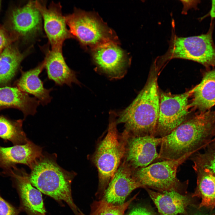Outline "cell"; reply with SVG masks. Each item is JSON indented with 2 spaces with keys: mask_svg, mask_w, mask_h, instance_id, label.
Wrapping results in <instances>:
<instances>
[{
  "mask_svg": "<svg viewBox=\"0 0 215 215\" xmlns=\"http://www.w3.org/2000/svg\"><path fill=\"white\" fill-rule=\"evenodd\" d=\"M0 175L10 177L19 196L21 211L25 212L27 215H45L41 192L32 185L29 174L24 169L16 166L3 171Z\"/></svg>",
  "mask_w": 215,
  "mask_h": 215,
  "instance_id": "cell-9",
  "label": "cell"
},
{
  "mask_svg": "<svg viewBox=\"0 0 215 215\" xmlns=\"http://www.w3.org/2000/svg\"><path fill=\"white\" fill-rule=\"evenodd\" d=\"M44 68V61L35 67L26 71H22L21 76L16 82L17 87L28 94L33 95L44 106L50 103L52 99L50 95L53 88L44 87L39 75Z\"/></svg>",
  "mask_w": 215,
  "mask_h": 215,
  "instance_id": "cell-18",
  "label": "cell"
},
{
  "mask_svg": "<svg viewBox=\"0 0 215 215\" xmlns=\"http://www.w3.org/2000/svg\"><path fill=\"white\" fill-rule=\"evenodd\" d=\"M42 148L28 140L25 144L8 147L0 145V168L3 170L23 164L30 168L43 155Z\"/></svg>",
  "mask_w": 215,
  "mask_h": 215,
  "instance_id": "cell-15",
  "label": "cell"
},
{
  "mask_svg": "<svg viewBox=\"0 0 215 215\" xmlns=\"http://www.w3.org/2000/svg\"><path fill=\"white\" fill-rule=\"evenodd\" d=\"M21 211L0 195V215H19Z\"/></svg>",
  "mask_w": 215,
  "mask_h": 215,
  "instance_id": "cell-26",
  "label": "cell"
},
{
  "mask_svg": "<svg viewBox=\"0 0 215 215\" xmlns=\"http://www.w3.org/2000/svg\"><path fill=\"white\" fill-rule=\"evenodd\" d=\"M193 168L197 175V185L192 197L201 199L199 208L212 210L215 207V174L194 165Z\"/></svg>",
  "mask_w": 215,
  "mask_h": 215,
  "instance_id": "cell-21",
  "label": "cell"
},
{
  "mask_svg": "<svg viewBox=\"0 0 215 215\" xmlns=\"http://www.w3.org/2000/svg\"><path fill=\"white\" fill-rule=\"evenodd\" d=\"M203 153L197 152L192 155L193 165L207 170L215 174V151L208 147Z\"/></svg>",
  "mask_w": 215,
  "mask_h": 215,
  "instance_id": "cell-25",
  "label": "cell"
},
{
  "mask_svg": "<svg viewBox=\"0 0 215 215\" xmlns=\"http://www.w3.org/2000/svg\"><path fill=\"white\" fill-rule=\"evenodd\" d=\"M215 136V110L199 112L162 137L159 159L174 160L205 148Z\"/></svg>",
  "mask_w": 215,
  "mask_h": 215,
  "instance_id": "cell-1",
  "label": "cell"
},
{
  "mask_svg": "<svg viewBox=\"0 0 215 215\" xmlns=\"http://www.w3.org/2000/svg\"><path fill=\"white\" fill-rule=\"evenodd\" d=\"M159 106L157 73L153 67L145 86L136 98L128 107L117 113V124H124L125 130L130 136H154Z\"/></svg>",
  "mask_w": 215,
  "mask_h": 215,
  "instance_id": "cell-2",
  "label": "cell"
},
{
  "mask_svg": "<svg viewBox=\"0 0 215 215\" xmlns=\"http://www.w3.org/2000/svg\"><path fill=\"white\" fill-rule=\"evenodd\" d=\"M161 215L186 214L191 203L190 198L175 191L156 192L145 188Z\"/></svg>",
  "mask_w": 215,
  "mask_h": 215,
  "instance_id": "cell-17",
  "label": "cell"
},
{
  "mask_svg": "<svg viewBox=\"0 0 215 215\" xmlns=\"http://www.w3.org/2000/svg\"><path fill=\"white\" fill-rule=\"evenodd\" d=\"M213 26L207 33L185 37L172 39L163 60L181 58L198 62L207 68H215V45L213 37Z\"/></svg>",
  "mask_w": 215,
  "mask_h": 215,
  "instance_id": "cell-6",
  "label": "cell"
},
{
  "mask_svg": "<svg viewBox=\"0 0 215 215\" xmlns=\"http://www.w3.org/2000/svg\"><path fill=\"white\" fill-rule=\"evenodd\" d=\"M23 120H12L0 116V138L14 145H23L29 140L22 128Z\"/></svg>",
  "mask_w": 215,
  "mask_h": 215,
  "instance_id": "cell-23",
  "label": "cell"
},
{
  "mask_svg": "<svg viewBox=\"0 0 215 215\" xmlns=\"http://www.w3.org/2000/svg\"><path fill=\"white\" fill-rule=\"evenodd\" d=\"M44 22V29L51 49L62 48L66 40L73 37L67 27L60 3L52 2L48 7L43 2L35 1Z\"/></svg>",
  "mask_w": 215,
  "mask_h": 215,
  "instance_id": "cell-11",
  "label": "cell"
},
{
  "mask_svg": "<svg viewBox=\"0 0 215 215\" xmlns=\"http://www.w3.org/2000/svg\"><path fill=\"white\" fill-rule=\"evenodd\" d=\"M64 17L73 38L83 46L93 48L107 42H116L112 30L93 13L76 9Z\"/></svg>",
  "mask_w": 215,
  "mask_h": 215,
  "instance_id": "cell-5",
  "label": "cell"
},
{
  "mask_svg": "<svg viewBox=\"0 0 215 215\" xmlns=\"http://www.w3.org/2000/svg\"><path fill=\"white\" fill-rule=\"evenodd\" d=\"M127 215H155L151 211L143 207L139 206L133 208Z\"/></svg>",
  "mask_w": 215,
  "mask_h": 215,
  "instance_id": "cell-27",
  "label": "cell"
},
{
  "mask_svg": "<svg viewBox=\"0 0 215 215\" xmlns=\"http://www.w3.org/2000/svg\"><path fill=\"white\" fill-rule=\"evenodd\" d=\"M133 170L123 160L109 183L102 199L114 205H121L133 191L142 188L133 176Z\"/></svg>",
  "mask_w": 215,
  "mask_h": 215,
  "instance_id": "cell-13",
  "label": "cell"
},
{
  "mask_svg": "<svg viewBox=\"0 0 215 215\" xmlns=\"http://www.w3.org/2000/svg\"><path fill=\"white\" fill-rule=\"evenodd\" d=\"M10 38L5 31L0 28V53L9 44Z\"/></svg>",
  "mask_w": 215,
  "mask_h": 215,
  "instance_id": "cell-28",
  "label": "cell"
},
{
  "mask_svg": "<svg viewBox=\"0 0 215 215\" xmlns=\"http://www.w3.org/2000/svg\"><path fill=\"white\" fill-rule=\"evenodd\" d=\"M93 59L99 69L112 79L124 76L129 61L124 51L115 42H109L93 48Z\"/></svg>",
  "mask_w": 215,
  "mask_h": 215,
  "instance_id": "cell-10",
  "label": "cell"
},
{
  "mask_svg": "<svg viewBox=\"0 0 215 215\" xmlns=\"http://www.w3.org/2000/svg\"><path fill=\"white\" fill-rule=\"evenodd\" d=\"M209 13V15L211 18H215V0L212 1L211 7Z\"/></svg>",
  "mask_w": 215,
  "mask_h": 215,
  "instance_id": "cell-29",
  "label": "cell"
},
{
  "mask_svg": "<svg viewBox=\"0 0 215 215\" xmlns=\"http://www.w3.org/2000/svg\"><path fill=\"white\" fill-rule=\"evenodd\" d=\"M10 17L11 27L18 36L30 38L41 30L42 17L35 1H30L24 6L15 9Z\"/></svg>",
  "mask_w": 215,
  "mask_h": 215,
  "instance_id": "cell-14",
  "label": "cell"
},
{
  "mask_svg": "<svg viewBox=\"0 0 215 215\" xmlns=\"http://www.w3.org/2000/svg\"><path fill=\"white\" fill-rule=\"evenodd\" d=\"M190 106L200 112L215 105V68L205 71L201 82L194 87Z\"/></svg>",
  "mask_w": 215,
  "mask_h": 215,
  "instance_id": "cell-20",
  "label": "cell"
},
{
  "mask_svg": "<svg viewBox=\"0 0 215 215\" xmlns=\"http://www.w3.org/2000/svg\"><path fill=\"white\" fill-rule=\"evenodd\" d=\"M44 62L48 79L53 81L56 85L62 86L66 84L71 87L73 83L80 85L76 72L71 69L65 61L62 48L48 50Z\"/></svg>",
  "mask_w": 215,
  "mask_h": 215,
  "instance_id": "cell-16",
  "label": "cell"
},
{
  "mask_svg": "<svg viewBox=\"0 0 215 215\" xmlns=\"http://www.w3.org/2000/svg\"><path fill=\"white\" fill-rule=\"evenodd\" d=\"M196 215H215V213L211 214H206L205 213H200Z\"/></svg>",
  "mask_w": 215,
  "mask_h": 215,
  "instance_id": "cell-31",
  "label": "cell"
},
{
  "mask_svg": "<svg viewBox=\"0 0 215 215\" xmlns=\"http://www.w3.org/2000/svg\"><path fill=\"white\" fill-rule=\"evenodd\" d=\"M138 194L121 205L113 204L103 199L95 201L91 205L90 215H125L126 210Z\"/></svg>",
  "mask_w": 215,
  "mask_h": 215,
  "instance_id": "cell-24",
  "label": "cell"
},
{
  "mask_svg": "<svg viewBox=\"0 0 215 215\" xmlns=\"http://www.w3.org/2000/svg\"><path fill=\"white\" fill-rule=\"evenodd\" d=\"M191 155L188 154L178 159L163 160L136 169L133 171V176L143 188L179 193L183 184L176 177L177 169Z\"/></svg>",
  "mask_w": 215,
  "mask_h": 215,
  "instance_id": "cell-7",
  "label": "cell"
},
{
  "mask_svg": "<svg viewBox=\"0 0 215 215\" xmlns=\"http://www.w3.org/2000/svg\"><path fill=\"white\" fill-rule=\"evenodd\" d=\"M207 146L215 151V139H214Z\"/></svg>",
  "mask_w": 215,
  "mask_h": 215,
  "instance_id": "cell-30",
  "label": "cell"
},
{
  "mask_svg": "<svg viewBox=\"0 0 215 215\" xmlns=\"http://www.w3.org/2000/svg\"><path fill=\"white\" fill-rule=\"evenodd\" d=\"M107 133L98 144L93 157L98 173L99 185L96 196H104L108 186L124 158L128 133L124 130L121 133L117 128V113L109 112Z\"/></svg>",
  "mask_w": 215,
  "mask_h": 215,
  "instance_id": "cell-4",
  "label": "cell"
},
{
  "mask_svg": "<svg viewBox=\"0 0 215 215\" xmlns=\"http://www.w3.org/2000/svg\"><path fill=\"white\" fill-rule=\"evenodd\" d=\"M194 90V87L179 94L160 92L159 113L155 137H165L189 118V99Z\"/></svg>",
  "mask_w": 215,
  "mask_h": 215,
  "instance_id": "cell-8",
  "label": "cell"
},
{
  "mask_svg": "<svg viewBox=\"0 0 215 215\" xmlns=\"http://www.w3.org/2000/svg\"><path fill=\"white\" fill-rule=\"evenodd\" d=\"M1 5V1H0V9Z\"/></svg>",
  "mask_w": 215,
  "mask_h": 215,
  "instance_id": "cell-32",
  "label": "cell"
},
{
  "mask_svg": "<svg viewBox=\"0 0 215 215\" xmlns=\"http://www.w3.org/2000/svg\"><path fill=\"white\" fill-rule=\"evenodd\" d=\"M56 159L55 154H43L30 168V181L41 193L59 202H65L75 215H84L72 196L71 185L76 173L60 167Z\"/></svg>",
  "mask_w": 215,
  "mask_h": 215,
  "instance_id": "cell-3",
  "label": "cell"
},
{
  "mask_svg": "<svg viewBox=\"0 0 215 215\" xmlns=\"http://www.w3.org/2000/svg\"><path fill=\"white\" fill-rule=\"evenodd\" d=\"M24 58L14 45H9L0 53V85L10 82Z\"/></svg>",
  "mask_w": 215,
  "mask_h": 215,
  "instance_id": "cell-22",
  "label": "cell"
},
{
  "mask_svg": "<svg viewBox=\"0 0 215 215\" xmlns=\"http://www.w3.org/2000/svg\"><path fill=\"white\" fill-rule=\"evenodd\" d=\"M162 139V137L151 136H136L129 135L123 160L133 170L148 166L159 159L156 148Z\"/></svg>",
  "mask_w": 215,
  "mask_h": 215,
  "instance_id": "cell-12",
  "label": "cell"
},
{
  "mask_svg": "<svg viewBox=\"0 0 215 215\" xmlns=\"http://www.w3.org/2000/svg\"><path fill=\"white\" fill-rule=\"evenodd\" d=\"M40 103L36 98L30 97L17 87H0V110L16 108L22 111L25 117L28 115H35Z\"/></svg>",
  "mask_w": 215,
  "mask_h": 215,
  "instance_id": "cell-19",
  "label": "cell"
}]
</instances>
